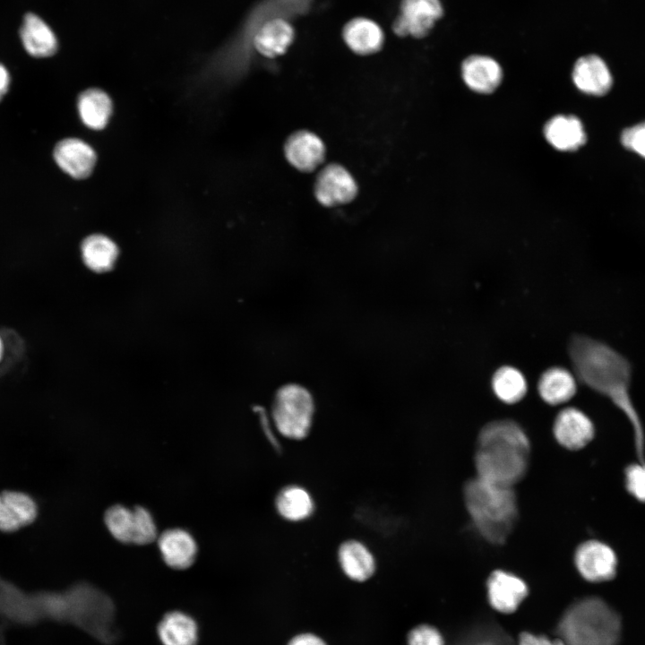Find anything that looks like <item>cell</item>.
<instances>
[{"label": "cell", "instance_id": "24", "mask_svg": "<svg viewBox=\"0 0 645 645\" xmlns=\"http://www.w3.org/2000/svg\"><path fill=\"white\" fill-rule=\"evenodd\" d=\"M77 107L82 123L93 130L106 127L113 109L109 96L97 88L82 92L78 98Z\"/></svg>", "mask_w": 645, "mask_h": 645}, {"label": "cell", "instance_id": "23", "mask_svg": "<svg viewBox=\"0 0 645 645\" xmlns=\"http://www.w3.org/2000/svg\"><path fill=\"white\" fill-rule=\"evenodd\" d=\"M538 390L542 400L550 405L570 400L576 393L577 384L572 374L563 367H551L540 376Z\"/></svg>", "mask_w": 645, "mask_h": 645}, {"label": "cell", "instance_id": "26", "mask_svg": "<svg viewBox=\"0 0 645 645\" xmlns=\"http://www.w3.org/2000/svg\"><path fill=\"white\" fill-rule=\"evenodd\" d=\"M81 250L84 263L97 272L109 271L118 254L116 245L109 237L100 234L86 237L82 243Z\"/></svg>", "mask_w": 645, "mask_h": 645}, {"label": "cell", "instance_id": "19", "mask_svg": "<svg viewBox=\"0 0 645 645\" xmlns=\"http://www.w3.org/2000/svg\"><path fill=\"white\" fill-rule=\"evenodd\" d=\"M294 38V28L288 21L273 18L258 29L253 42L261 55L273 58L285 54Z\"/></svg>", "mask_w": 645, "mask_h": 645}, {"label": "cell", "instance_id": "11", "mask_svg": "<svg viewBox=\"0 0 645 645\" xmlns=\"http://www.w3.org/2000/svg\"><path fill=\"white\" fill-rule=\"evenodd\" d=\"M528 593L527 584L515 574L495 570L488 577V600L492 607L500 613L511 614L516 611Z\"/></svg>", "mask_w": 645, "mask_h": 645}, {"label": "cell", "instance_id": "3", "mask_svg": "<svg viewBox=\"0 0 645 645\" xmlns=\"http://www.w3.org/2000/svg\"><path fill=\"white\" fill-rule=\"evenodd\" d=\"M463 496L467 512L478 534L491 544H503L518 517L513 487L494 484L476 476L466 482Z\"/></svg>", "mask_w": 645, "mask_h": 645}, {"label": "cell", "instance_id": "31", "mask_svg": "<svg viewBox=\"0 0 645 645\" xmlns=\"http://www.w3.org/2000/svg\"><path fill=\"white\" fill-rule=\"evenodd\" d=\"M408 645H444L439 631L430 625H419L408 634Z\"/></svg>", "mask_w": 645, "mask_h": 645}, {"label": "cell", "instance_id": "17", "mask_svg": "<svg viewBox=\"0 0 645 645\" xmlns=\"http://www.w3.org/2000/svg\"><path fill=\"white\" fill-rule=\"evenodd\" d=\"M572 81L582 92L602 96L612 86V76L604 60L596 55L580 57L572 69Z\"/></svg>", "mask_w": 645, "mask_h": 645}, {"label": "cell", "instance_id": "30", "mask_svg": "<svg viewBox=\"0 0 645 645\" xmlns=\"http://www.w3.org/2000/svg\"><path fill=\"white\" fill-rule=\"evenodd\" d=\"M621 142L626 149L645 158V122L624 130Z\"/></svg>", "mask_w": 645, "mask_h": 645}, {"label": "cell", "instance_id": "28", "mask_svg": "<svg viewBox=\"0 0 645 645\" xmlns=\"http://www.w3.org/2000/svg\"><path fill=\"white\" fill-rule=\"evenodd\" d=\"M276 507L283 518L298 521L310 516L314 503L310 494L304 488L291 486L279 493Z\"/></svg>", "mask_w": 645, "mask_h": 645}, {"label": "cell", "instance_id": "13", "mask_svg": "<svg viewBox=\"0 0 645 645\" xmlns=\"http://www.w3.org/2000/svg\"><path fill=\"white\" fill-rule=\"evenodd\" d=\"M460 71L465 84L477 93L493 92L503 79V70L499 63L484 55H472L465 58Z\"/></svg>", "mask_w": 645, "mask_h": 645}, {"label": "cell", "instance_id": "15", "mask_svg": "<svg viewBox=\"0 0 645 645\" xmlns=\"http://www.w3.org/2000/svg\"><path fill=\"white\" fill-rule=\"evenodd\" d=\"M158 546L165 563L173 569H186L196 558L197 544L183 529L165 530L158 538Z\"/></svg>", "mask_w": 645, "mask_h": 645}, {"label": "cell", "instance_id": "14", "mask_svg": "<svg viewBox=\"0 0 645 645\" xmlns=\"http://www.w3.org/2000/svg\"><path fill=\"white\" fill-rule=\"evenodd\" d=\"M284 150L288 161L303 172L313 171L323 161L325 155L322 140L308 131L293 133L287 140Z\"/></svg>", "mask_w": 645, "mask_h": 645}, {"label": "cell", "instance_id": "27", "mask_svg": "<svg viewBox=\"0 0 645 645\" xmlns=\"http://www.w3.org/2000/svg\"><path fill=\"white\" fill-rule=\"evenodd\" d=\"M527 382L517 368L505 366L495 371L492 388L496 397L504 403L513 404L523 399L527 392Z\"/></svg>", "mask_w": 645, "mask_h": 645}, {"label": "cell", "instance_id": "9", "mask_svg": "<svg viewBox=\"0 0 645 645\" xmlns=\"http://www.w3.org/2000/svg\"><path fill=\"white\" fill-rule=\"evenodd\" d=\"M357 193V186L353 176L340 165H329L317 176L314 194L317 201L324 206L348 203Z\"/></svg>", "mask_w": 645, "mask_h": 645}, {"label": "cell", "instance_id": "32", "mask_svg": "<svg viewBox=\"0 0 645 645\" xmlns=\"http://www.w3.org/2000/svg\"><path fill=\"white\" fill-rule=\"evenodd\" d=\"M518 645H565V643L560 638L551 640L545 635L524 632L519 636Z\"/></svg>", "mask_w": 645, "mask_h": 645}, {"label": "cell", "instance_id": "1", "mask_svg": "<svg viewBox=\"0 0 645 645\" xmlns=\"http://www.w3.org/2000/svg\"><path fill=\"white\" fill-rule=\"evenodd\" d=\"M568 351L580 381L624 414L632 429L638 461L645 463L644 427L630 394V362L609 345L584 335L572 337Z\"/></svg>", "mask_w": 645, "mask_h": 645}, {"label": "cell", "instance_id": "8", "mask_svg": "<svg viewBox=\"0 0 645 645\" xmlns=\"http://www.w3.org/2000/svg\"><path fill=\"white\" fill-rule=\"evenodd\" d=\"M574 563L579 573L588 581L601 582L612 580L616 574L617 557L607 544L590 539L576 548Z\"/></svg>", "mask_w": 645, "mask_h": 645}, {"label": "cell", "instance_id": "18", "mask_svg": "<svg viewBox=\"0 0 645 645\" xmlns=\"http://www.w3.org/2000/svg\"><path fill=\"white\" fill-rule=\"evenodd\" d=\"M342 37L347 46L360 56L380 51L384 42L382 28L374 21L365 17L348 21L343 27Z\"/></svg>", "mask_w": 645, "mask_h": 645}, {"label": "cell", "instance_id": "16", "mask_svg": "<svg viewBox=\"0 0 645 645\" xmlns=\"http://www.w3.org/2000/svg\"><path fill=\"white\" fill-rule=\"evenodd\" d=\"M38 514L36 502L18 491L0 493V530L13 532L33 522Z\"/></svg>", "mask_w": 645, "mask_h": 645}, {"label": "cell", "instance_id": "5", "mask_svg": "<svg viewBox=\"0 0 645 645\" xmlns=\"http://www.w3.org/2000/svg\"><path fill=\"white\" fill-rule=\"evenodd\" d=\"M314 400L309 391L297 384H288L276 393L272 417L279 432L290 439L305 438L311 427Z\"/></svg>", "mask_w": 645, "mask_h": 645}, {"label": "cell", "instance_id": "6", "mask_svg": "<svg viewBox=\"0 0 645 645\" xmlns=\"http://www.w3.org/2000/svg\"><path fill=\"white\" fill-rule=\"evenodd\" d=\"M104 520L108 530L119 542L147 545L157 538L155 520L144 507L113 505L107 510Z\"/></svg>", "mask_w": 645, "mask_h": 645}, {"label": "cell", "instance_id": "4", "mask_svg": "<svg viewBox=\"0 0 645 645\" xmlns=\"http://www.w3.org/2000/svg\"><path fill=\"white\" fill-rule=\"evenodd\" d=\"M556 633L565 645H617L621 620L601 598H585L566 609Z\"/></svg>", "mask_w": 645, "mask_h": 645}, {"label": "cell", "instance_id": "22", "mask_svg": "<svg viewBox=\"0 0 645 645\" xmlns=\"http://www.w3.org/2000/svg\"><path fill=\"white\" fill-rule=\"evenodd\" d=\"M21 39L26 51L33 56L47 57L56 52L55 34L44 21L33 13L25 16Z\"/></svg>", "mask_w": 645, "mask_h": 645}, {"label": "cell", "instance_id": "12", "mask_svg": "<svg viewBox=\"0 0 645 645\" xmlns=\"http://www.w3.org/2000/svg\"><path fill=\"white\" fill-rule=\"evenodd\" d=\"M54 159L64 172L73 178L82 179L91 174L97 155L93 148L84 141L66 138L56 145Z\"/></svg>", "mask_w": 645, "mask_h": 645}, {"label": "cell", "instance_id": "34", "mask_svg": "<svg viewBox=\"0 0 645 645\" xmlns=\"http://www.w3.org/2000/svg\"><path fill=\"white\" fill-rule=\"evenodd\" d=\"M10 76L6 68L0 64V100L8 90Z\"/></svg>", "mask_w": 645, "mask_h": 645}, {"label": "cell", "instance_id": "33", "mask_svg": "<svg viewBox=\"0 0 645 645\" xmlns=\"http://www.w3.org/2000/svg\"><path fill=\"white\" fill-rule=\"evenodd\" d=\"M288 645H326L319 637L313 634H300L292 639Z\"/></svg>", "mask_w": 645, "mask_h": 645}, {"label": "cell", "instance_id": "7", "mask_svg": "<svg viewBox=\"0 0 645 645\" xmlns=\"http://www.w3.org/2000/svg\"><path fill=\"white\" fill-rule=\"evenodd\" d=\"M444 13L441 0H401L391 29L399 37H426Z\"/></svg>", "mask_w": 645, "mask_h": 645}, {"label": "cell", "instance_id": "10", "mask_svg": "<svg viewBox=\"0 0 645 645\" xmlns=\"http://www.w3.org/2000/svg\"><path fill=\"white\" fill-rule=\"evenodd\" d=\"M553 433L560 445L571 451H578L593 439L595 427L584 412L570 407L557 414L554 421Z\"/></svg>", "mask_w": 645, "mask_h": 645}, {"label": "cell", "instance_id": "35", "mask_svg": "<svg viewBox=\"0 0 645 645\" xmlns=\"http://www.w3.org/2000/svg\"><path fill=\"white\" fill-rule=\"evenodd\" d=\"M471 645H498V643L491 639H488V640H481L480 641H476Z\"/></svg>", "mask_w": 645, "mask_h": 645}, {"label": "cell", "instance_id": "2", "mask_svg": "<svg viewBox=\"0 0 645 645\" xmlns=\"http://www.w3.org/2000/svg\"><path fill=\"white\" fill-rule=\"evenodd\" d=\"M529 453V437L520 425L510 419L489 422L477 436L474 457L477 477L514 487L528 471Z\"/></svg>", "mask_w": 645, "mask_h": 645}, {"label": "cell", "instance_id": "21", "mask_svg": "<svg viewBox=\"0 0 645 645\" xmlns=\"http://www.w3.org/2000/svg\"><path fill=\"white\" fill-rule=\"evenodd\" d=\"M544 134L551 146L562 151L575 150L586 142L583 125L574 116L552 117L544 127Z\"/></svg>", "mask_w": 645, "mask_h": 645}, {"label": "cell", "instance_id": "29", "mask_svg": "<svg viewBox=\"0 0 645 645\" xmlns=\"http://www.w3.org/2000/svg\"><path fill=\"white\" fill-rule=\"evenodd\" d=\"M624 484L628 493L641 503H645V463L639 461L624 469Z\"/></svg>", "mask_w": 645, "mask_h": 645}, {"label": "cell", "instance_id": "20", "mask_svg": "<svg viewBox=\"0 0 645 645\" xmlns=\"http://www.w3.org/2000/svg\"><path fill=\"white\" fill-rule=\"evenodd\" d=\"M162 645H197L199 626L190 615L174 610L167 613L157 627Z\"/></svg>", "mask_w": 645, "mask_h": 645}, {"label": "cell", "instance_id": "25", "mask_svg": "<svg viewBox=\"0 0 645 645\" xmlns=\"http://www.w3.org/2000/svg\"><path fill=\"white\" fill-rule=\"evenodd\" d=\"M339 561L344 572L352 580L363 581L374 572V559L360 542H344L339 549Z\"/></svg>", "mask_w": 645, "mask_h": 645}, {"label": "cell", "instance_id": "36", "mask_svg": "<svg viewBox=\"0 0 645 645\" xmlns=\"http://www.w3.org/2000/svg\"><path fill=\"white\" fill-rule=\"evenodd\" d=\"M4 349H5V343H4V337H2V336L0 335V363L2 362V360H3V358H4V352H5Z\"/></svg>", "mask_w": 645, "mask_h": 645}]
</instances>
